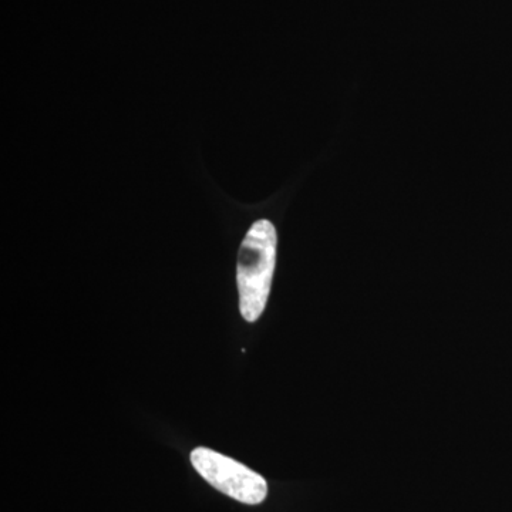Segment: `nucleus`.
<instances>
[{
  "label": "nucleus",
  "instance_id": "1",
  "mask_svg": "<svg viewBox=\"0 0 512 512\" xmlns=\"http://www.w3.org/2000/svg\"><path fill=\"white\" fill-rule=\"evenodd\" d=\"M278 235L269 220L256 221L238 252L237 285L239 312L254 323L261 318L271 293L276 265Z\"/></svg>",
  "mask_w": 512,
  "mask_h": 512
},
{
  "label": "nucleus",
  "instance_id": "2",
  "mask_svg": "<svg viewBox=\"0 0 512 512\" xmlns=\"http://www.w3.org/2000/svg\"><path fill=\"white\" fill-rule=\"evenodd\" d=\"M192 467L215 490L242 504L258 505L268 495V483L261 474L207 447L191 451Z\"/></svg>",
  "mask_w": 512,
  "mask_h": 512
}]
</instances>
